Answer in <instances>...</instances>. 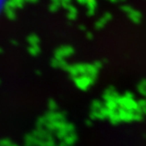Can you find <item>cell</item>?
I'll use <instances>...</instances> for the list:
<instances>
[{
    "label": "cell",
    "mask_w": 146,
    "mask_h": 146,
    "mask_svg": "<svg viewBox=\"0 0 146 146\" xmlns=\"http://www.w3.org/2000/svg\"><path fill=\"white\" fill-rule=\"evenodd\" d=\"M117 103L119 105V108L123 109L130 111L141 110L138 106L137 100L135 99V94L131 92H126L123 94H121V96L117 100Z\"/></svg>",
    "instance_id": "1"
},
{
    "label": "cell",
    "mask_w": 146,
    "mask_h": 146,
    "mask_svg": "<svg viewBox=\"0 0 146 146\" xmlns=\"http://www.w3.org/2000/svg\"><path fill=\"white\" fill-rule=\"evenodd\" d=\"M121 11L127 16V18L130 21L135 25L140 24L143 20V14L139 11L137 10L135 7L129 5H123L121 6Z\"/></svg>",
    "instance_id": "2"
},
{
    "label": "cell",
    "mask_w": 146,
    "mask_h": 146,
    "mask_svg": "<svg viewBox=\"0 0 146 146\" xmlns=\"http://www.w3.org/2000/svg\"><path fill=\"white\" fill-rule=\"evenodd\" d=\"M120 96H121V94H120L119 91L113 86H109L107 88L104 89L102 94H101V98L104 102L117 100Z\"/></svg>",
    "instance_id": "3"
},
{
    "label": "cell",
    "mask_w": 146,
    "mask_h": 146,
    "mask_svg": "<svg viewBox=\"0 0 146 146\" xmlns=\"http://www.w3.org/2000/svg\"><path fill=\"white\" fill-rule=\"evenodd\" d=\"M113 19V14L109 12L104 13L100 17H99L94 23V28L97 31H100L102 29L105 28L109 22H111V20Z\"/></svg>",
    "instance_id": "4"
},
{
    "label": "cell",
    "mask_w": 146,
    "mask_h": 146,
    "mask_svg": "<svg viewBox=\"0 0 146 146\" xmlns=\"http://www.w3.org/2000/svg\"><path fill=\"white\" fill-rule=\"evenodd\" d=\"M137 91L143 98H146V78L138 81L137 85Z\"/></svg>",
    "instance_id": "5"
},
{
    "label": "cell",
    "mask_w": 146,
    "mask_h": 146,
    "mask_svg": "<svg viewBox=\"0 0 146 146\" xmlns=\"http://www.w3.org/2000/svg\"><path fill=\"white\" fill-rule=\"evenodd\" d=\"M86 35H87V38H89L90 40H92V39L93 38V35H92V34L91 32H88Z\"/></svg>",
    "instance_id": "6"
}]
</instances>
